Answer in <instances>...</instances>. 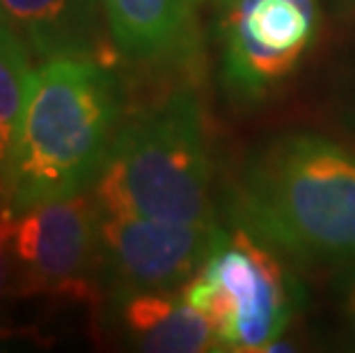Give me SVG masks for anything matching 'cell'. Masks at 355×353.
I'll use <instances>...</instances> for the list:
<instances>
[{"instance_id": "30bf717a", "label": "cell", "mask_w": 355, "mask_h": 353, "mask_svg": "<svg viewBox=\"0 0 355 353\" xmlns=\"http://www.w3.org/2000/svg\"><path fill=\"white\" fill-rule=\"evenodd\" d=\"M200 0H101L108 33L119 53L154 60L172 53L191 26Z\"/></svg>"}, {"instance_id": "3957f363", "label": "cell", "mask_w": 355, "mask_h": 353, "mask_svg": "<svg viewBox=\"0 0 355 353\" xmlns=\"http://www.w3.org/2000/svg\"><path fill=\"white\" fill-rule=\"evenodd\" d=\"M214 168L200 108L179 94L117 131L94 198L105 214L216 223Z\"/></svg>"}, {"instance_id": "7a4b0ae2", "label": "cell", "mask_w": 355, "mask_h": 353, "mask_svg": "<svg viewBox=\"0 0 355 353\" xmlns=\"http://www.w3.org/2000/svg\"><path fill=\"white\" fill-rule=\"evenodd\" d=\"M239 216L273 250L307 264L355 261V154L319 133H286L245 163Z\"/></svg>"}, {"instance_id": "4fadbf2b", "label": "cell", "mask_w": 355, "mask_h": 353, "mask_svg": "<svg viewBox=\"0 0 355 353\" xmlns=\"http://www.w3.org/2000/svg\"><path fill=\"white\" fill-rule=\"evenodd\" d=\"M342 312L351 333L355 335V268L342 282Z\"/></svg>"}, {"instance_id": "9c48e42d", "label": "cell", "mask_w": 355, "mask_h": 353, "mask_svg": "<svg viewBox=\"0 0 355 353\" xmlns=\"http://www.w3.org/2000/svg\"><path fill=\"white\" fill-rule=\"evenodd\" d=\"M122 300V328L133 349L152 353L218 351L214 328L202 312L172 291H138Z\"/></svg>"}, {"instance_id": "9a60e30c", "label": "cell", "mask_w": 355, "mask_h": 353, "mask_svg": "<svg viewBox=\"0 0 355 353\" xmlns=\"http://www.w3.org/2000/svg\"><path fill=\"white\" fill-rule=\"evenodd\" d=\"M5 159H7V152L0 145V186H3V168H5Z\"/></svg>"}, {"instance_id": "5bb4252c", "label": "cell", "mask_w": 355, "mask_h": 353, "mask_svg": "<svg viewBox=\"0 0 355 353\" xmlns=\"http://www.w3.org/2000/svg\"><path fill=\"white\" fill-rule=\"evenodd\" d=\"M332 5H335L337 10H353L355 0H332Z\"/></svg>"}, {"instance_id": "277c9868", "label": "cell", "mask_w": 355, "mask_h": 353, "mask_svg": "<svg viewBox=\"0 0 355 353\" xmlns=\"http://www.w3.org/2000/svg\"><path fill=\"white\" fill-rule=\"evenodd\" d=\"M214 328L218 351H268L298 310V284L248 227L225 232L179 291Z\"/></svg>"}, {"instance_id": "7c38bea8", "label": "cell", "mask_w": 355, "mask_h": 353, "mask_svg": "<svg viewBox=\"0 0 355 353\" xmlns=\"http://www.w3.org/2000/svg\"><path fill=\"white\" fill-rule=\"evenodd\" d=\"M17 214L0 202V298L10 289L12 280V232Z\"/></svg>"}, {"instance_id": "6da1fadb", "label": "cell", "mask_w": 355, "mask_h": 353, "mask_svg": "<svg viewBox=\"0 0 355 353\" xmlns=\"http://www.w3.org/2000/svg\"><path fill=\"white\" fill-rule=\"evenodd\" d=\"M119 115L108 64L53 58L37 71L24 122L3 168L0 202L14 214L85 193L101 175Z\"/></svg>"}, {"instance_id": "52a82bcc", "label": "cell", "mask_w": 355, "mask_h": 353, "mask_svg": "<svg viewBox=\"0 0 355 353\" xmlns=\"http://www.w3.org/2000/svg\"><path fill=\"white\" fill-rule=\"evenodd\" d=\"M223 234L216 223H168L101 212L103 273L119 298L175 291L195 275Z\"/></svg>"}, {"instance_id": "8992f818", "label": "cell", "mask_w": 355, "mask_h": 353, "mask_svg": "<svg viewBox=\"0 0 355 353\" xmlns=\"http://www.w3.org/2000/svg\"><path fill=\"white\" fill-rule=\"evenodd\" d=\"M101 271V207L94 193L46 200L17 214L12 294L92 303Z\"/></svg>"}, {"instance_id": "5b68a950", "label": "cell", "mask_w": 355, "mask_h": 353, "mask_svg": "<svg viewBox=\"0 0 355 353\" xmlns=\"http://www.w3.org/2000/svg\"><path fill=\"white\" fill-rule=\"evenodd\" d=\"M220 78L236 106L268 101L314 46L319 0H220Z\"/></svg>"}, {"instance_id": "ba28073f", "label": "cell", "mask_w": 355, "mask_h": 353, "mask_svg": "<svg viewBox=\"0 0 355 353\" xmlns=\"http://www.w3.org/2000/svg\"><path fill=\"white\" fill-rule=\"evenodd\" d=\"M0 17L40 58H112L101 0H0Z\"/></svg>"}, {"instance_id": "8fae6325", "label": "cell", "mask_w": 355, "mask_h": 353, "mask_svg": "<svg viewBox=\"0 0 355 353\" xmlns=\"http://www.w3.org/2000/svg\"><path fill=\"white\" fill-rule=\"evenodd\" d=\"M35 76L26 40L0 17V145L7 154L19 136Z\"/></svg>"}, {"instance_id": "2e32d148", "label": "cell", "mask_w": 355, "mask_h": 353, "mask_svg": "<svg viewBox=\"0 0 355 353\" xmlns=\"http://www.w3.org/2000/svg\"><path fill=\"white\" fill-rule=\"evenodd\" d=\"M200 3H204V0H200ZM214 3H220V0H214Z\"/></svg>"}]
</instances>
